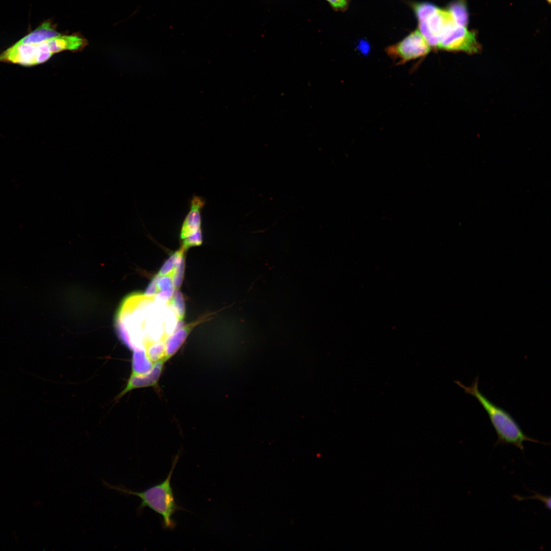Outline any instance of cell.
<instances>
[{"instance_id": "14", "label": "cell", "mask_w": 551, "mask_h": 551, "mask_svg": "<svg viewBox=\"0 0 551 551\" xmlns=\"http://www.w3.org/2000/svg\"><path fill=\"white\" fill-rule=\"evenodd\" d=\"M448 10L457 24L466 27L468 22L469 15L466 5L463 2L457 1L453 2Z\"/></svg>"}, {"instance_id": "18", "label": "cell", "mask_w": 551, "mask_h": 551, "mask_svg": "<svg viewBox=\"0 0 551 551\" xmlns=\"http://www.w3.org/2000/svg\"><path fill=\"white\" fill-rule=\"evenodd\" d=\"M181 241L182 243L181 247H183L186 250L191 247L201 245L203 243L202 230H199L194 234L186 237Z\"/></svg>"}, {"instance_id": "8", "label": "cell", "mask_w": 551, "mask_h": 551, "mask_svg": "<svg viewBox=\"0 0 551 551\" xmlns=\"http://www.w3.org/2000/svg\"><path fill=\"white\" fill-rule=\"evenodd\" d=\"M164 363L163 360L155 363L152 370L145 374L131 373L126 387L116 397V399H119L133 389L156 386L158 384Z\"/></svg>"}, {"instance_id": "22", "label": "cell", "mask_w": 551, "mask_h": 551, "mask_svg": "<svg viewBox=\"0 0 551 551\" xmlns=\"http://www.w3.org/2000/svg\"><path fill=\"white\" fill-rule=\"evenodd\" d=\"M546 1H547V2H548L549 4V3H550V0H546Z\"/></svg>"}, {"instance_id": "9", "label": "cell", "mask_w": 551, "mask_h": 551, "mask_svg": "<svg viewBox=\"0 0 551 551\" xmlns=\"http://www.w3.org/2000/svg\"><path fill=\"white\" fill-rule=\"evenodd\" d=\"M201 321L202 320H198L181 327L167 336L165 341V362L177 352L193 328Z\"/></svg>"}, {"instance_id": "11", "label": "cell", "mask_w": 551, "mask_h": 551, "mask_svg": "<svg viewBox=\"0 0 551 551\" xmlns=\"http://www.w3.org/2000/svg\"><path fill=\"white\" fill-rule=\"evenodd\" d=\"M50 21L42 23L35 30L19 40L21 44H38L52 38L60 36Z\"/></svg>"}, {"instance_id": "4", "label": "cell", "mask_w": 551, "mask_h": 551, "mask_svg": "<svg viewBox=\"0 0 551 551\" xmlns=\"http://www.w3.org/2000/svg\"><path fill=\"white\" fill-rule=\"evenodd\" d=\"M430 51L431 46L418 30L386 49L388 55L397 61L398 64L424 57Z\"/></svg>"}, {"instance_id": "3", "label": "cell", "mask_w": 551, "mask_h": 551, "mask_svg": "<svg viewBox=\"0 0 551 551\" xmlns=\"http://www.w3.org/2000/svg\"><path fill=\"white\" fill-rule=\"evenodd\" d=\"M437 48L475 53L479 50L480 45L474 32L453 21L446 27L439 36Z\"/></svg>"}, {"instance_id": "16", "label": "cell", "mask_w": 551, "mask_h": 551, "mask_svg": "<svg viewBox=\"0 0 551 551\" xmlns=\"http://www.w3.org/2000/svg\"><path fill=\"white\" fill-rule=\"evenodd\" d=\"M185 267V257L178 256L175 261V266L172 274V281L174 289H179L181 286L184 276Z\"/></svg>"}, {"instance_id": "7", "label": "cell", "mask_w": 551, "mask_h": 551, "mask_svg": "<svg viewBox=\"0 0 551 551\" xmlns=\"http://www.w3.org/2000/svg\"><path fill=\"white\" fill-rule=\"evenodd\" d=\"M39 49L37 44L16 42L0 55V60H6L22 65L37 64Z\"/></svg>"}, {"instance_id": "20", "label": "cell", "mask_w": 551, "mask_h": 551, "mask_svg": "<svg viewBox=\"0 0 551 551\" xmlns=\"http://www.w3.org/2000/svg\"><path fill=\"white\" fill-rule=\"evenodd\" d=\"M534 492L535 494H534L533 496H529V497H524L520 496L518 495H513V497L515 499L518 500V501H521V500H523L527 499H533L539 500L541 501V502H542L543 503V504H544L545 507L546 508V509H548V510H550V496H545V495H542V494H540L539 493H537L536 492H535V491H534Z\"/></svg>"}, {"instance_id": "13", "label": "cell", "mask_w": 551, "mask_h": 551, "mask_svg": "<svg viewBox=\"0 0 551 551\" xmlns=\"http://www.w3.org/2000/svg\"><path fill=\"white\" fill-rule=\"evenodd\" d=\"M147 357L145 351L139 349L133 351L132 360V373L143 374L149 372L154 366Z\"/></svg>"}, {"instance_id": "17", "label": "cell", "mask_w": 551, "mask_h": 551, "mask_svg": "<svg viewBox=\"0 0 551 551\" xmlns=\"http://www.w3.org/2000/svg\"><path fill=\"white\" fill-rule=\"evenodd\" d=\"M437 8L435 5L428 3H417L413 6L414 12L419 21L427 19Z\"/></svg>"}, {"instance_id": "1", "label": "cell", "mask_w": 551, "mask_h": 551, "mask_svg": "<svg viewBox=\"0 0 551 551\" xmlns=\"http://www.w3.org/2000/svg\"><path fill=\"white\" fill-rule=\"evenodd\" d=\"M455 382L463 389L465 393L474 397L486 412L497 436L495 446L498 444H512L524 452L523 443L529 441L547 444L538 440L530 437L523 431L513 417L506 410L488 399L479 389V377L469 386L464 385L459 381Z\"/></svg>"}, {"instance_id": "12", "label": "cell", "mask_w": 551, "mask_h": 551, "mask_svg": "<svg viewBox=\"0 0 551 551\" xmlns=\"http://www.w3.org/2000/svg\"><path fill=\"white\" fill-rule=\"evenodd\" d=\"M168 335L169 334L167 333L164 332L159 340L149 341L144 345L143 350L145 351L147 358L153 363L162 360L164 361L165 341Z\"/></svg>"}, {"instance_id": "19", "label": "cell", "mask_w": 551, "mask_h": 551, "mask_svg": "<svg viewBox=\"0 0 551 551\" xmlns=\"http://www.w3.org/2000/svg\"><path fill=\"white\" fill-rule=\"evenodd\" d=\"M177 252L173 253L164 263L158 274L160 277L173 274L175 266Z\"/></svg>"}, {"instance_id": "15", "label": "cell", "mask_w": 551, "mask_h": 551, "mask_svg": "<svg viewBox=\"0 0 551 551\" xmlns=\"http://www.w3.org/2000/svg\"><path fill=\"white\" fill-rule=\"evenodd\" d=\"M166 304L174 312L178 322L182 321L185 316V307L183 294L178 289H175L172 297Z\"/></svg>"}, {"instance_id": "21", "label": "cell", "mask_w": 551, "mask_h": 551, "mask_svg": "<svg viewBox=\"0 0 551 551\" xmlns=\"http://www.w3.org/2000/svg\"><path fill=\"white\" fill-rule=\"evenodd\" d=\"M336 11H343L348 7L347 0H325Z\"/></svg>"}, {"instance_id": "10", "label": "cell", "mask_w": 551, "mask_h": 551, "mask_svg": "<svg viewBox=\"0 0 551 551\" xmlns=\"http://www.w3.org/2000/svg\"><path fill=\"white\" fill-rule=\"evenodd\" d=\"M53 54L64 51H77L86 45L84 39L78 35L58 36L46 41Z\"/></svg>"}, {"instance_id": "2", "label": "cell", "mask_w": 551, "mask_h": 551, "mask_svg": "<svg viewBox=\"0 0 551 551\" xmlns=\"http://www.w3.org/2000/svg\"><path fill=\"white\" fill-rule=\"evenodd\" d=\"M179 458V454L174 458L170 470L164 481L143 491H134L123 486L111 485L104 481V485L121 494L139 497L141 503L137 509L138 514L148 507L162 516L164 528L173 529L176 522L172 516L178 510L183 509L176 503L170 482Z\"/></svg>"}, {"instance_id": "5", "label": "cell", "mask_w": 551, "mask_h": 551, "mask_svg": "<svg viewBox=\"0 0 551 551\" xmlns=\"http://www.w3.org/2000/svg\"><path fill=\"white\" fill-rule=\"evenodd\" d=\"M453 21L455 20L448 10L437 8L427 19L419 21V32L431 47L437 48L439 36Z\"/></svg>"}, {"instance_id": "6", "label": "cell", "mask_w": 551, "mask_h": 551, "mask_svg": "<svg viewBox=\"0 0 551 551\" xmlns=\"http://www.w3.org/2000/svg\"><path fill=\"white\" fill-rule=\"evenodd\" d=\"M206 204L204 198L199 196L192 197L189 210L180 228V238L182 240L202 230L201 213Z\"/></svg>"}]
</instances>
